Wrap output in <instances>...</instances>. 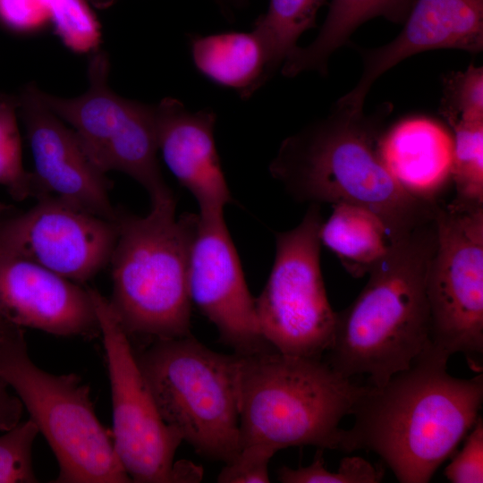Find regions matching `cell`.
Listing matches in <instances>:
<instances>
[{
	"mask_svg": "<svg viewBox=\"0 0 483 483\" xmlns=\"http://www.w3.org/2000/svg\"><path fill=\"white\" fill-rule=\"evenodd\" d=\"M449 358L430 340L408 369L381 386L369 385L341 451L377 453L401 483L429 482L471 429L483 402V374L453 377Z\"/></svg>",
	"mask_w": 483,
	"mask_h": 483,
	"instance_id": "6da1fadb",
	"label": "cell"
},
{
	"mask_svg": "<svg viewBox=\"0 0 483 483\" xmlns=\"http://www.w3.org/2000/svg\"><path fill=\"white\" fill-rule=\"evenodd\" d=\"M392 106L373 113L340 98L329 114L284 139L269 164L271 176L297 202L347 203L369 209L394 242L435 220L441 202L406 191L384 165L377 148Z\"/></svg>",
	"mask_w": 483,
	"mask_h": 483,
	"instance_id": "7a4b0ae2",
	"label": "cell"
},
{
	"mask_svg": "<svg viewBox=\"0 0 483 483\" xmlns=\"http://www.w3.org/2000/svg\"><path fill=\"white\" fill-rule=\"evenodd\" d=\"M435 246L433 220L394 242L354 301L336 312L324 354L334 370L366 375L369 385L381 386L423 352L430 341L426 281Z\"/></svg>",
	"mask_w": 483,
	"mask_h": 483,
	"instance_id": "3957f363",
	"label": "cell"
},
{
	"mask_svg": "<svg viewBox=\"0 0 483 483\" xmlns=\"http://www.w3.org/2000/svg\"><path fill=\"white\" fill-rule=\"evenodd\" d=\"M239 356L242 447L258 444L275 452L298 445L342 450L344 429L339 424L352 415L369 385L343 377L324 358L276 350Z\"/></svg>",
	"mask_w": 483,
	"mask_h": 483,
	"instance_id": "277c9868",
	"label": "cell"
},
{
	"mask_svg": "<svg viewBox=\"0 0 483 483\" xmlns=\"http://www.w3.org/2000/svg\"><path fill=\"white\" fill-rule=\"evenodd\" d=\"M175 209L173 201L140 216L117 208L109 302L129 335H191L188 267L199 215Z\"/></svg>",
	"mask_w": 483,
	"mask_h": 483,
	"instance_id": "5b68a950",
	"label": "cell"
},
{
	"mask_svg": "<svg viewBox=\"0 0 483 483\" xmlns=\"http://www.w3.org/2000/svg\"><path fill=\"white\" fill-rule=\"evenodd\" d=\"M137 360L164 421L199 455L225 463L241 451L240 356L192 335L156 339Z\"/></svg>",
	"mask_w": 483,
	"mask_h": 483,
	"instance_id": "8992f818",
	"label": "cell"
},
{
	"mask_svg": "<svg viewBox=\"0 0 483 483\" xmlns=\"http://www.w3.org/2000/svg\"><path fill=\"white\" fill-rule=\"evenodd\" d=\"M0 378L18 394L59 465L55 483H127L112 433L97 419L89 388L74 373L54 375L30 358L21 327L0 326Z\"/></svg>",
	"mask_w": 483,
	"mask_h": 483,
	"instance_id": "52a82bcc",
	"label": "cell"
},
{
	"mask_svg": "<svg viewBox=\"0 0 483 483\" xmlns=\"http://www.w3.org/2000/svg\"><path fill=\"white\" fill-rule=\"evenodd\" d=\"M106 53L93 54L89 88L80 96L57 97L40 91L44 103L72 125L92 161L104 172H122L148 192L151 206L175 201L157 160L154 106L124 98L108 85Z\"/></svg>",
	"mask_w": 483,
	"mask_h": 483,
	"instance_id": "ba28073f",
	"label": "cell"
},
{
	"mask_svg": "<svg viewBox=\"0 0 483 483\" xmlns=\"http://www.w3.org/2000/svg\"><path fill=\"white\" fill-rule=\"evenodd\" d=\"M319 205L310 204L300 224L275 233L267 281L255 298L260 332L277 352L323 358L336 324L320 267Z\"/></svg>",
	"mask_w": 483,
	"mask_h": 483,
	"instance_id": "9c48e42d",
	"label": "cell"
},
{
	"mask_svg": "<svg viewBox=\"0 0 483 483\" xmlns=\"http://www.w3.org/2000/svg\"><path fill=\"white\" fill-rule=\"evenodd\" d=\"M426 281L430 340L472 369L483 354V204L441 201Z\"/></svg>",
	"mask_w": 483,
	"mask_h": 483,
	"instance_id": "30bf717a",
	"label": "cell"
},
{
	"mask_svg": "<svg viewBox=\"0 0 483 483\" xmlns=\"http://www.w3.org/2000/svg\"><path fill=\"white\" fill-rule=\"evenodd\" d=\"M89 288L107 361L115 452L133 482H179L174 463L180 435L162 419L140 368L129 335L109 300Z\"/></svg>",
	"mask_w": 483,
	"mask_h": 483,
	"instance_id": "8fae6325",
	"label": "cell"
},
{
	"mask_svg": "<svg viewBox=\"0 0 483 483\" xmlns=\"http://www.w3.org/2000/svg\"><path fill=\"white\" fill-rule=\"evenodd\" d=\"M117 224L49 195L26 211L0 203V245L83 284L110 261Z\"/></svg>",
	"mask_w": 483,
	"mask_h": 483,
	"instance_id": "7c38bea8",
	"label": "cell"
},
{
	"mask_svg": "<svg viewBox=\"0 0 483 483\" xmlns=\"http://www.w3.org/2000/svg\"><path fill=\"white\" fill-rule=\"evenodd\" d=\"M188 289L191 303L216 326L219 341L234 353L275 350L260 332L255 298L223 215H199L190 253Z\"/></svg>",
	"mask_w": 483,
	"mask_h": 483,
	"instance_id": "4fadbf2b",
	"label": "cell"
},
{
	"mask_svg": "<svg viewBox=\"0 0 483 483\" xmlns=\"http://www.w3.org/2000/svg\"><path fill=\"white\" fill-rule=\"evenodd\" d=\"M34 83L17 97L34 161L38 195H49L96 216L115 221L117 208L109 197L110 181L89 157L72 129L42 100Z\"/></svg>",
	"mask_w": 483,
	"mask_h": 483,
	"instance_id": "5bb4252c",
	"label": "cell"
},
{
	"mask_svg": "<svg viewBox=\"0 0 483 483\" xmlns=\"http://www.w3.org/2000/svg\"><path fill=\"white\" fill-rule=\"evenodd\" d=\"M0 316L58 336L100 335L88 287L0 245Z\"/></svg>",
	"mask_w": 483,
	"mask_h": 483,
	"instance_id": "9a60e30c",
	"label": "cell"
},
{
	"mask_svg": "<svg viewBox=\"0 0 483 483\" xmlns=\"http://www.w3.org/2000/svg\"><path fill=\"white\" fill-rule=\"evenodd\" d=\"M483 49V0H415L401 32L375 48H360L363 69L357 84L340 98L364 107L373 83L404 59L433 49Z\"/></svg>",
	"mask_w": 483,
	"mask_h": 483,
	"instance_id": "2e32d148",
	"label": "cell"
},
{
	"mask_svg": "<svg viewBox=\"0 0 483 483\" xmlns=\"http://www.w3.org/2000/svg\"><path fill=\"white\" fill-rule=\"evenodd\" d=\"M157 150L181 186L196 199L199 215L222 216L233 202L215 140L216 113L188 109L174 97L154 106Z\"/></svg>",
	"mask_w": 483,
	"mask_h": 483,
	"instance_id": "e0dca14e",
	"label": "cell"
},
{
	"mask_svg": "<svg viewBox=\"0 0 483 483\" xmlns=\"http://www.w3.org/2000/svg\"><path fill=\"white\" fill-rule=\"evenodd\" d=\"M377 148L388 172L411 195L429 202L452 182L453 134L425 116L400 120L382 131Z\"/></svg>",
	"mask_w": 483,
	"mask_h": 483,
	"instance_id": "ac0fdd59",
	"label": "cell"
},
{
	"mask_svg": "<svg viewBox=\"0 0 483 483\" xmlns=\"http://www.w3.org/2000/svg\"><path fill=\"white\" fill-rule=\"evenodd\" d=\"M189 47L193 64L205 78L250 98L273 76L264 39L251 31H226L210 35L191 34Z\"/></svg>",
	"mask_w": 483,
	"mask_h": 483,
	"instance_id": "d6986e66",
	"label": "cell"
},
{
	"mask_svg": "<svg viewBox=\"0 0 483 483\" xmlns=\"http://www.w3.org/2000/svg\"><path fill=\"white\" fill-rule=\"evenodd\" d=\"M415 0H331L323 25L306 47H296L281 65L282 74L295 77L304 72L326 75L331 55L344 46L364 22L377 18L403 23Z\"/></svg>",
	"mask_w": 483,
	"mask_h": 483,
	"instance_id": "ffe728a7",
	"label": "cell"
},
{
	"mask_svg": "<svg viewBox=\"0 0 483 483\" xmlns=\"http://www.w3.org/2000/svg\"><path fill=\"white\" fill-rule=\"evenodd\" d=\"M322 222L319 240L355 278L369 274L389 252L394 242L383 220L368 208L347 203L332 205Z\"/></svg>",
	"mask_w": 483,
	"mask_h": 483,
	"instance_id": "44dd1931",
	"label": "cell"
},
{
	"mask_svg": "<svg viewBox=\"0 0 483 483\" xmlns=\"http://www.w3.org/2000/svg\"><path fill=\"white\" fill-rule=\"evenodd\" d=\"M326 0H269L266 13L255 21L264 39L272 71L281 67L296 47L299 38L316 26L317 13Z\"/></svg>",
	"mask_w": 483,
	"mask_h": 483,
	"instance_id": "7402d4cb",
	"label": "cell"
},
{
	"mask_svg": "<svg viewBox=\"0 0 483 483\" xmlns=\"http://www.w3.org/2000/svg\"><path fill=\"white\" fill-rule=\"evenodd\" d=\"M450 127L453 139V199L483 204V121L459 122Z\"/></svg>",
	"mask_w": 483,
	"mask_h": 483,
	"instance_id": "603a6c76",
	"label": "cell"
},
{
	"mask_svg": "<svg viewBox=\"0 0 483 483\" xmlns=\"http://www.w3.org/2000/svg\"><path fill=\"white\" fill-rule=\"evenodd\" d=\"M17 97L0 94V185L17 200L38 196L33 174L22 164Z\"/></svg>",
	"mask_w": 483,
	"mask_h": 483,
	"instance_id": "cb8c5ba5",
	"label": "cell"
},
{
	"mask_svg": "<svg viewBox=\"0 0 483 483\" xmlns=\"http://www.w3.org/2000/svg\"><path fill=\"white\" fill-rule=\"evenodd\" d=\"M439 113L449 126L459 122L483 121V68L470 64L443 80Z\"/></svg>",
	"mask_w": 483,
	"mask_h": 483,
	"instance_id": "d4e9b609",
	"label": "cell"
},
{
	"mask_svg": "<svg viewBox=\"0 0 483 483\" xmlns=\"http://www.w3.org/2000/svg\"><path fill=\"white\" fill-rule=\"evenodd\" d=\"M322 448H318L313 462L298 469L286 466L277 471L283 483H378L384 478V469L374 466L359 456L344 457L335 471L325 468Z\"/></svg>",
	"mask_w": 483,
	"mask_h": 483,
	"instance_id": "484cf974",
	"label": "cell"
},
{
	"mask_svg": "<svg viewBox=\"0 0 483 483\" xmlns=\"http://www.w3.org/2000/svg\"><path fill=\"white\" fill-rule=\"evenodd\" d=\"M38 433L36 424L29 419L0 436V483L37 482L32 446Z\"/></svg>",
	"mask_w": 483,
	"mask_h": 483,
	"instance_id": "4316f807",
	"label": "cell"
},
{
	"mask_svg": "<svg viewBox=\"0 0 483 483\" xmlns=\"http://www.w3.org/2000/svg\"><path fill=\"white\" fill-rule=\"evenodd\" d=\"M276 452L265 445L242 447L239 453L226 462L216 481L220 483H267L268 463Z\"/></svg>",
	"mask_w": 483,
	"mask_h": 483,
	"instance_id": "83f0119b",
	"label": "cell"
},
{
	"mask_svg": "<svg viewBox=\"0 0 483 483\" xmlns=\"http://www.w3.org/2000/svg\"><path fill=\"white\" fill-rule=\"evenodd\" d=\"M465 445L445 469L452 483L483 482V419L479 416Z\"/></svg>",
	"mask_w": 483,
	"mask_h": 483,
	"instance_id": "f1b7e54d",
	"label": "cell"
},
{
	"mask_svg": "<svg viewBox=\"0 0 483 483\" xmlns=\"http://www.w3.org/2000/svg\"><path fill=\"white\" fill-rule=\"evenodd\" d=\"M7 322L4 318L0 316V326H2L4 323Z\"/></svg>",
	"mask_w": 483,
	"mask_h": 483,
	"instance_id": "f546056e",
	"label": "cell"
},
{
	"mask_svg": "<svg viewBox=\"0 0 483 483\" xmlns=\"http://www.w3.org/2000/svg\"><path fill=\"white\" fill-rule=\"evenodd\" d=\"M3 382V380L0 378V383Z\"/></svg>",
	"mask_w": 483,
	"mask_h": 483,
	"instance_id": "4dcf8cb0",
	"label": "cell"
},
{
	"mask_svg": "<svg viewBox=\"0 0 483 483\" xmlns=\"http://www.w3.org/2000/svg\"><path fill=\"white\" fill-rule=\"evenodd\" d=\"M238 1H242V0H238Z\"/></svg>",
	"mask_w": 483,
	"mask_h": 483,
	"instance_id": "1f68e13d",
	"label": "cell"
}]
</instances>
